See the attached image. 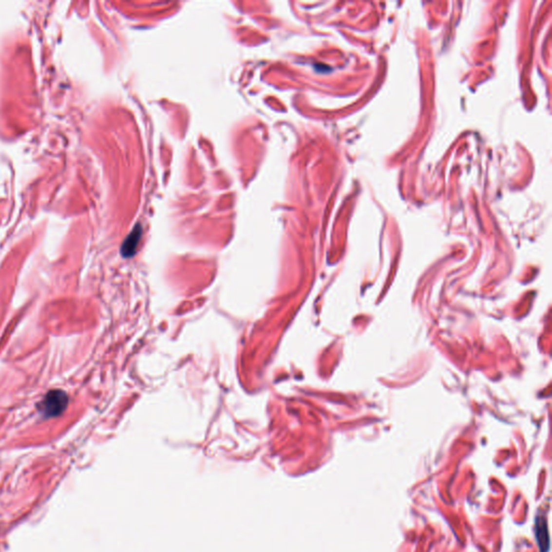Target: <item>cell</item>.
<instances>
[{"label":"cell","instance_id":"cell-3","mask_svg":"<svg viewBox=\"0 0 552 552\" xmlns=\"http://www.w3.org/2000/svg\"><path fill=\"white\" fill-rule=\"evenodd\" d=\"M536 539H537L538 546L541 552H547L549 549V536H548V528H547L546 519L545 518H537L536 519Z\"/></svg>","mask_w":552,"mask_h":552},{"label":"cell","instance_id":"cell-2","mask_svg":"<svg viewBox=\"0 0 552 552\" xmlns=\"http://www.w3.org/2000/svg\"><path fill=\"white\" fill-rule=\"evenodd\" d=\"M141 237V227L139 225L136 226L133 231L130 233V235L124 240L122 247H121V254L125 258H130L135 254L136 248H137L138 243Z\"/></svg>","mask_w":552,"mask_h":552},{"label":"cell","instance_id":"cell-1","mask_svg":"<svg viewBox=\"0 0 552 552\" xmlns=\"http://www.w3.org/2000/svg\"><path fill=\"white\" fill-rule=\"evenodd\" d=\"M67 406V394L59 389H53L45 395L41 402L38 404V411L44 418H55L62 414Z\"/></svg>","mask_w":552,"mask_h":552}]
</instances>
